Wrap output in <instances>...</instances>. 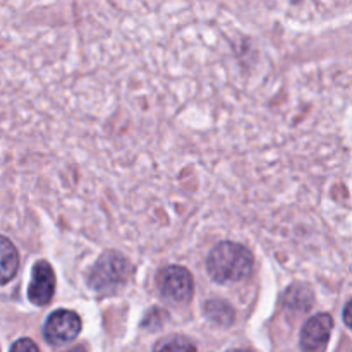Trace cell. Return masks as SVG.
Returning <instances> with one entry per match:
<instances>
[{
  "label": "cell",
  "instance_id": "cell-9",
  "mask_svg": "<svg viewBox=\"0 0 352 352\" xmlns=\"http://www.w3.org/2000/svg\"><path fill=\"white\" fill-rule=\"evenodd\" d=\"M10 352H40V349H38L36 344L31 339H21L14 344Z\"/></svg>",
  "mask_w": 352,
  "mask_h": 352
},
{
  "label": "cell",
  "instance_id": "cell-10",
  "mask_svg": "<svg viewBox=\"0 0 352 352\" xmlns=\"http://www.w3.org/2000/svg\"><path fill=\"white\" fill-rule=\"evenodd\" d=\"M344 318H346V325H351V302H347L346 309H344Z\"/></svg>",
  "mask_w": 352,
  "mask_h": 352
},
{
  "label": "cell",
  "instance_id": "cell-1",
  "mask_svg": "<svg viewBox=\"0 0 352 352\" xmlns=\"http://www.w3.org/2000/svg\"><path fill=\"white\" fill-rule=\"evenodd\" d=\"M254 260L248 248L237 243H220L210 251L206 268L210 277L220 284L239 282L250 277Z\"/></svg>",
  "mask_w": 352,
  "mask_h": 352
},
{
  "label": "cell",
  "instance_id": "cell-3",
  "mask_svg": "<svg viewBox=\"0 0 352 352\" xmlns=\"http://www.w3.org/2000/svg\"><path fill=\"white\" fill-rule=\"evenodd\" d=\"M158 291L170 302L189 301L195 292V280H192L191 272L177 265L164 268L158 274Z\"/></svg>",
  "mask_w": 352,
  "mask_h": 352
},
{
  "label": "cell",
  "instance_id": "cell-2",
  "mask_svg": "<svg viewBox=\"0 0 352 352\" xmlns=\"http://www.w3.org/2000/svg\"><path fill=\"white\" fill-rule=\"evenodd\" d=\"M131 263L116 251H107L102 254L89 274V285L98 292H112L124 285L131 277Z\"/></svg>",
  "mask_w": 352,
  "mask_h": 352
},
{
  "label": "cell",
  "instance_id": "cell-4",
  "mask_svg": "<svg viewBox=\"0 0 352 352\" xmlns=\"http://www.w3.org/2000/svg\"><path fill=\"white\" fill-rule=\"evenodd\" d=\"M81 332V318L71 309H57L47 318L43 327L45 339L54 346H62L78 337Z\"/></svg>",
  "mask_w": 352,
  "mask_h": 352
},
{
  "label": "cell",
  "instance_id": "cell-5",
  "mask_svg": "<svg viewBox=\"0 0 352 352\" xmlns=\"http://www.w3.org/2000/svg\"><path fill=\"white\" fill-rule=\"evenodd\" d=\"M333 329V320L330 315H316L308 320L301 332V347L305 352H323L330 333Z\"/></svg>",
  "mask_w": 352,
  "mask_h": 352
},
{
  "label": "cell",
  "instance_id": "cell-11",
  "mask_svg": "<svg viewBox=\"0 0 352 352\" xmlns=\"http://www.w3.org/2000/svg\"><path fill=\"white\" fill-rule=\"evenodd\" d=\"M232 352H250V351H232Z\"/></svg>",
  "mask_w": 352,
  "mask_h": 352
},
{
  "label": "cell",
  "instance_id": "cell-8",
  "mask_svg": "<svg viewBox=\"0 0 352 352\" xmlns=\"http://www.w3.org/2000/svg\"><path fill=\"white\" fill-rule=\"evenodd\" d=\"M155 352H196V347L188 339L174 337V339H167L165 342H162Z\"/></svg>",
  "mask_w": 352,
  "mask_h": 352
},
{
  "label": "cell",
  "instance_id": "cell-7",
  "mask_svg": "<svg viewBox=\"0 0 352 352\" xmlns=\"http://www.w3.org/2000/svg\"><path fill=\"white\" fill-rule=\"evenodd\" d=\"M19 268V253L9 239L0 236V285L12 280Z\"/></svg>",
  "mask_w": 352,
  "mask_h": 352
},
{
  "label": "cell",
  "instance_id": "cell-6",
  "mask_svg": "<svg viewBox=\"0 0 352 352\" xmlns=\"http://www.w3.org/2000/svg\"><path fill=\"white\" fill-rule=\"evenodd\" d=\"M55 292V274L54 268L47 261H38L33 267L30 289H28V298L33 305L45 306L50 302Z\"/></svg>",
  "mask_w": 352,
  "mask_h": 352
}]
</instances>
